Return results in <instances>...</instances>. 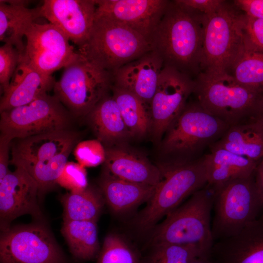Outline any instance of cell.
I'll use <instances>...</instances> for the list:
<instances>
[{
    "label": "cell",
    "mask_w": 263,
    "mask_h": 263,
    "mask_svg": "<svg viewBox=\"0 0 263 263\" xmlns=\"http://www.w3.org/2000/svg\"><path fill=\"white\" fill-rule=\"evenodd\" d=\"M111 91L130 136L144 135L150 129V105L133 94L113 85Z\"/></svg>",
    "instance_id": "28"
},
{
    "label": "cell",
    "mask_w": 263,
    "mask_h": 263,
    "mask_svg": "<svg viewBox=\"0 0 263 263\" xmlns=\"http://www.w3.org/2000/svg\"><path fill=\"white\" fill-rule=\"evenodd\" d=\"M244 18L233 1L227 0L205 16L202 72L228 73L244 47Z\"/></svg>",
    "instance_id": "8"
},
{
    "label": "cell",
    "mask_w": 263,
    "mask_h": 263,
    "mask_svg": "<svg viewBox=\"0 0 263 263\" xmlns=\"http://www.w3.org/2000/svg\"><path fill=\"white\" fill-rule=\"evenodd\" d=\"M40 8L42 18L78 47L89 38L95 20L96 0H45Z\"/></svg>",
    "instance_id": "17"
},
{
    "label": "cell",
    "mask_w": 263,
    "mask_h": 263,
    "mask_svg": "<svg viewBox=\"0 0 263 263\" xmlns=\"http://www.w3.org/2000/svg\"><path fill=\"white\" fill-rule=\"evenodd\" d=\"M78 52L88 60L112 75L123 65L151 50L142 35L123 24L95 18L87 41Z\"/></svg>",
    "instance_id": "7"
},
{
    "label": "cell",
    "mask_w": 263,
    "mask_h": 263,
    "mask_svg": "<svg viewBox=\"0 0 263 263\" xmlns=\"http://www.w3.org/2000/svg\"><path fill=\"white\" fill-rule=\"evenodd\" d=\"M235 5L245 15L263 19V0H235Z\"/></svg>",
    "instance_id": "38"
},
{
    "label": "cell",
    "mask_w": 263,
    "mask_h": 263,
    "mask_svg": "<svg viewBox=\"0 0 263 263\" xmlns=\"http://www.w3.org/2000/svg\"><path fill=\"white\" fill-rule=\"evenodd\" d=\"M86 116L100 142L111 144L130 136L112 95L106 96Z\"/></svg>",
    "instance_id": "26"
},
{
    "label": "cell",
    "mask_w": 263,
    "mask_h": 263,
    "mask_svg": "<svg viewBox=\"0 0 263 263\" xmlns=\"http://www.w3.org/2000/svg\"><path fill=\"white\" fill-rule=\"evenodd\" d=\"M208 186L213 196L211 231L214 242L238 233L263 214L255 174Z\"/></svg>",
    "instance_id": "6"
},
{
    "label": "cell",
    "mask_w": 263,
    "mask_h": 263,
    "mask_svg": "<svg viewBox=\"0 0 263 263\" xmlns=\"http://www.w3.org/2000/svg\"><path fill=\"white\" fill-rule=\"evenodd\" d=\"M29 1L0 0V40L13 46L22 54L25 49L23 38L32 24L41 18L40 6L30 8Z\"/></svg>",
    "instance_id": "22"
},
{
    "label": "cell",
    "mask_w": 263,
    "mask_h": 263,
    "mask_svg": "<svg viewBox=\"0 0 263 263\" xmlns=\"http://www.w3.org/2000/svg\"><path fill=\"white\" fill-rule=\"evenodd\" d=\"M151 246L141 263H189L196 257L206 255L193 245L162 244Z\"/></svg>",
    "instance_id": "31"
},
{
    "label": "cell",
    "mask_w": 263,
    "mask_h": 263,
    "mask_svg": "<svg viewBox=\"0 0 263 263\" xmlns=\"http://www.w3.org/2000/svg\"><path fill=\"white\" fill-rule=\"evenodd\" d=\"M227 73L241 84L263 93V50L244 45Z\"/></svg>",
    "instance_id": "30"
},
{
    "label": "cell",
    "mask_w": 263,
    "mask_h": 263,
    "mask_svg": "<svg viewBox=\"0 0 263 263\" xmlns=\"http://www.w3.org/2000/svg\"><path fill=\"white\" fill-rule=\"evenodd\" d=\"M205 16L169 0L149 41L164 67L193 79L202 72Z\"/></svg>",
    "instance_id": "1"
},
{
    "label": "cell",
    "mask_w": 263,
    "mask_h": 263,
    "mask_svg": "<svg viewBox=\"0 0 263 263\" xmlns=\"http://www.w3.org/2000/svg\"><path fill=\"white\" fill-rule=\"evenodd\" d=\"M103 174L132 183L156 187L161 170L143 157L122 147L105 149Z\"/></svg>",
    "instance_id": "20"
},
{
    "label": "cell",
    "mask_w": 263,
    "mask_h": 263,
    "mask_svg": "<svg viewBox=\"0 0 263 263\" xmlns=\"http://www.w3.org/2000/svg\"><path fill=\"white\" fill-rule=\"evenodd\" d=\"M254 119L263 125V95L259 112Z\"/></svg>",
    "instance_id": "42"
},
{
    "label": "cell",
    "mask_w": 263,
    "mask_h": 263,
    "mask_svg": "<svg viewBox=\"0 0 263 263\" xmlns=\"http://www.w3.org/2000/svg\"><path fill=\"white\" fill-rule=\"evenodd\" d=\"M79 135L68 130L17 139L11 147L10 162L26 170L39 187L54 186L77 144Z\"/></svg>",
    "instance_id": "4"
},
{
    "label": "cell",
    "mask_w": 263,
    "mask_h": 263,
    "mask_svg": "<svg viewBox=\"0 0 263 263\" xmlns=\"http://www.w3.org/2000/svg\"><path fill=\"white\" fill-rule=\"evenodd\" d=\"M194 79L175 69L163 67L155 93L150 105V128L160 140L185 107L193 94Z\"/></svg>",
    "instance_id": "14"
},
{
    "label": "cell",
    "mask_w": 263,
    "mask_h": 263,
    "mask_svg": "<svg viewBox=\"0 0 263 263\" xmlns=\"http://www.w3.org/2000/svg\"><path fill=\"white\" fill-rule=\"evenodd\" d=\"M244 33L245 46L263 50V19L244 14Z\"/></svg>",
    "instance_id": "36"
},
{
    "label": "cell",
    "mask_w": 263,
    "mask_h": 263,
    "mask_svg": "<svg viewBox=\"0 0 263 263\" xmlns=\"http://www.w3.org/2000/svg\"><path fill=\"white\" fill-rule=\"evenodd\" d=\"M230 126L206 111L196 100L187 103L165 133L162 149L179 157L178 162L202 151L219 139Z\"/></svg>",
    "instance_id": "9"
},
{
    "label": "cell",
    "mask_w": 263,
    "mask_h": 263,
    "mask_svg": "<svg viewBox=\"0 0 263 263\" xmlns=\"http://www.w3.org/2000/svg\"><path fill=\"white\" fill-rule=\"evenodd\" d=\"M11 142L12 140L7 137L0 135V181L9 171L8 167Z\"/></svg>",
    "instance_id": "39"
},
{
    "label": "cell",
    "mask_w": 263,
    "mask_h": 263,
    "mask_svg": "<svg viewBox=\"0 0 263 263\" xmlns=\"http://www.w3.org/2000/svg\"><path fill=\"white\" fill-rule=\"evenodd\" d=\"M74 154L80 165L93 167L104 162L106 150L98 140H88L77 143L74 149Z\"/></svg>",
    "instance_id": "33"
},
{
    "label": "cell",
    "mask_w": 263,
    "mask_h": 263,
    "mask_svg": "<svg viewBox=\"0 0 263 263\" xmlns=\"http://www.w3.org/2000/svg\"><path fill=\"white\" fill-rule=\"evenodd\" d=\"M70 113L54 95L44 94L32 102L0 112V135L12 141L68 130Z\"/></svg>",
    "instance_id": "11"
},
{
    "label": "cell",
    "mask_w": 263,
    "mask_h": 263,
    "mask_svg": "<svg viewBox=\"0 0 263 263\" xmlns=\"http://www.w3.org/2000/svg\"><path fill=\"white\" fill-rule=\"evenodd\" d=\"M63 221H97L103 206L102 193L87 187L80 191L67 193L60 198Z\"/></svg>",
    "instance_id": "29"
},
{
    "label": "cell",
    "mask_w": 263,
    "mask_h": 263,
    "mask_svg": "<svg viewBox=\"0 0 263 263\" xmlns=\"http://www.w3.org/2000/svg\"><path fill=\"white\" fill-rule=\"evenodd\" d=\"M0 263H66V260L48 228L35 223L2 231Z\"/></svg>",
    "instance_id": "12"
},
{
    "label": "cell",
    "mask_w": 263,
    "mask_h": 263,
    "mask_svg": "<svg viewBox=\"0 0 263 263\" xmlns=\"http://www.w3.org/2000/svg\"><path fill=\"white\" fill-rule=\"evenodd\" d=\"M209 257L215 263H263V214L238 233L215 242Z\"/></svg>",
    "instance_id": "18"
},
{
    "label": "cell",
    "mask_w": 263,
    "mask_h": 263,
    "mask_svg": "<svg viewBox=\"0 0 263 263\" xmlns=\"http://www.w3.org/2000/svg\"><path fill=\"white\" fill-rule=\"evenodd\" d=\"M210 152L203 157L207 185H219L255 174L258 163L225 149L209 146Z\"/></svg>",
    "instance_id": "24"
},
{
    "label": "cell",
    "mask_w": 263,
    "mask_h": 263,
    "mask_svg": "<svg viewBox=\"0 0 263 263\" xmlns=\"http://www.w3.org/2000/svg\"><path fill=\"white\" fill-rule=\"evenodd\" d=\"M157 166L161 170L162 179L147 206L133 222L141 232H149L162 218L207 184L203 157L189 161H168Z\"/></svg>",
    "instance_id": "3"
},
{
    "label": "cell",
    "mask_w": 263,
    "mask_h": 263,
    "mask_svg": "<svg viewBox=\"0 0 263 263\" xmlns=\"http://www.w3.org/2000/svg\"><path fill=\"white\" fill-rule=\"evenodd\" d=\"M25 37L26 43L20 60L44 75L52 76L79 56L66 36L49 22H35Z\"/></svg>",
    "instance_id": "13"
},
{
    "label": "cell",
    "mask_w": 263,
    "mask_h": 263,
    "mask_svg": "<svg viewBox=\"0 0 263 263\" xmlns=\"http://www.w3.org/2000/svg\"><path fill=\"white\" fill-rule=\"evenodd\" d=\"M56 184L72 192L80 191L88 187L87 173L79 163L67 162Z\"/></svg>",
    "instance_id": "35"
},
{
    "label": "cell",
    "mask_w": 263,
    "mask_h": 263,
    "mask_svg": "<svg viewBox=\"0 0 263 263\" xmlns=\"http://www.w3.org/2000/svg\"><path fill=\"white\" fill-rule=\"evenodd\" d=\"M39 187L35 179L24 169L16 167L0 181V229L5 230L13 220L23 215L30 214L41 219Z\"/></svg>",
    "instance_id": "15"
},
{
    "label": "cell",
    "mask_w": 263,
    "mask_h": 263,
    "mask_svg": "<svg viewBox=\"0 0 263 263\" xmlns=\"http://www.w3.org/2000/svg\"><path fill=\"white\" fill-rule=\"evenodd\" d=\"M164 67L160 57L150 50L123 65L113 75V84L150 105Z\"/></svg>",
    "instance_id": "19"
},
{
    "label": "cell",
    "mask_w": 263,
    "mask_h": 263,
    "mask_svg": "<svg viewBox=\"0 0 263 263\" xmlns=\"http://www.w3.org/2000/svg\"><path fill=\"white\" fill-rule=\"evenodd\" d=\"M194 81L196 100L230 126L256 116L263 93L241 84L226 72H202Z\"/></svg>",
    "instance_id": "5"
},
{
    "label": "cell",
    "mask_w": 263,
    "mask_h": 263,
    "mask_svg": "<svg viewBox=\"0 0 263 263\" xmlns=\"http://www.w3.org/2000/svg\"><path fill=\"white\" fill-rule=\"evenodd\" d=\"M210 146L225 149L259 164L263 158V125L254 118L232 125Z\"/></svg>",
    "instance_id": "23"
},
{
    "label": "cell",
    "mask_w": 263,
    "mask_h": 263,
    "mask_svg": "<svg viewBox=\"0 0 263 263\" xmlns=\"http://www.w3.org/2000/svg\"><path fill=\"white\" fill-rule=\"evenodd\" d=\"M255 181L262 202L263 214V158L256 168L255 172Z\"/></svg>",
    "instance_id": "40"
},
{
    "label": "cell",
    "mask_w": 263,
    "mask_h": 263,
    "mask_svg": "<svg viewBox=\"0 0 263 263\" xmlns=\"http://www.w3.org/2000/svg\"><path fill=\"white\" fill-rule=\"evenodd\" d=\"M54 77L47 76L19 61L8 89L2 94L0 111L27 104L53 90Z\"/></svg>",
    "instance_id": "21"
},
{
    "label": "cell",
    "mask_w": 263,
    "mask_h": 263,
    "mask_svg": "<svg viewBox=\"0 0 263 263\" xmlns=\"http://www.w3.org/2000/svg\"><path fill=\"white\" fill-rule=\"evenodd\" d=\"M97 263H141L135 250L121 236L115 233L105 238Z\"/></svg>",
    "instance_id": "32"
},
{
    "label": "cell",
    "mask_w": 263,
    "mask_h": 263,
    "mask_svg": "<svg viewBox=\"0 0 263 263\" xmlns=\"http://www.w3.org/2000/svg\"><path fill=\"white\" fill-rule=\"evenodd\" d=\"M169 0H96L95 18L123 24L149 41Z\"/></svg>",
    "instance_id": "16"
},
{
    "label": "cell",
    "mask_w": 263,
    "mask_h": 263,
    "mask_svg": "<svg viewBox=\"0 0 263 263\" xmlns=\"http://www.w3.org/2000/svg\"><path fill=\"white\" fill-rule=\"evenodd\" d=\"M20 53L13 46L3 44L0 47V86L3 94L9 88L19 64Z\"/></svg>",
    "instance_id": "34"
},
{
    "label": "cell",
    "mask_w": 263,
    "mask_h": 263,
    "mask_svg": "<svg viewBox=\"0 0 263 263\" xmlns=\"http://www.w3.org/2000/svg\"><path fill=\"white\" fill-rule=\"evenodd\" d=\"M189 263H215L209 256L202 255L194 258Z\"/></svg>",
    "instance_id": "41"
},
{
    "label": "cell",
    "mask_w": 263,
    "mask_h": 263,
    "mask_svg": "<svg viewBox=\"0 0 263 263\" xmlns=\"http://www.w3.org/2000/svg\"><path fill=\"white\" fill-rule=\"evenodd\" d=\"M96 222L63 221L61 232L75 259L84 261L97 258L100 250Z\"/></svg>",
    "instance_id": "27"
},
{
    "label": "cell",
    "mask_w": 263,
    "mask_h": 263,
    "mask_svg": "<svg viewBox=\"0 0 263 263\" xmlns=\"http://www.w3.org/2000/svg\"><path fill=\"white\" fill-rule=\"evenodd\" d=\"M180 5L206 16L210 15L222 5L223 0H175Z\"/></svg>",
    "instance_id": "37"
},
{
    "label": "cell",
    "mask_w": 263,
    "mask_h": 263,
    "mask_svg": "<svg viewBox=\"0 0 263 263\" xmlns=\"http://www.w3.org/2000/svg\"><path fill=\"white\" fill-rule=\"evenodd\" d=\"M212 207V192L206 185L149 231L150 245H193L209 256L215 243L211 231Z\"/></svg>",
    "instance_id": "2"
},
{
    "label": "cell",
    "mask_w": 263,
    "mask_h": 263,
    "mask_svg": "<svg viewBox=\"0 0 263 263\" xmlns=\"http://www.w3.org/2000/svg\"><path fill=\"white\" fill-rule=\"evenodd\" d=\"M100 187L105 201L114 213L127 211L143 202H148L155 188L104 174Z\"/></svg>",
    "instance_id": "25"
},
{
    "label": "cell",
    "mask_w": 263,
    "mask_h": 263,
    "mask_svg": "<svg viewBox=\"0 0 263 263\" xmlns=\"http://www.w3.org/2000/svg\"><path fill=\"white\" fill-rule=\"evenodd\" d=\"M113 84V75L79 53L75 60L64 68L61 77L56 81L54 95L71 113L86 116L108 94Z\"/></svg>",
    "instance_id": "10"
}]
</instances>
